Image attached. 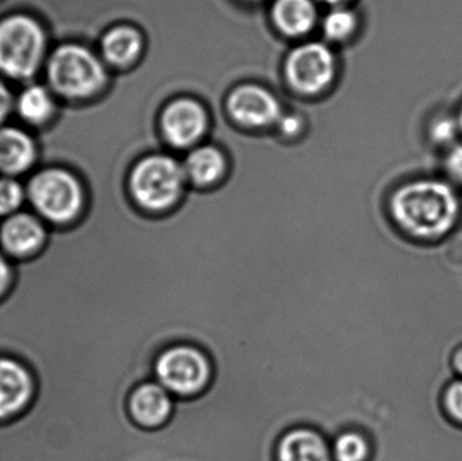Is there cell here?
Segmentation results:
<instances>
[{"instance_id": "cell-26", "label": "cell", "mask_w": 462, "mask_h": 461, "mask_svg": "<svg viewBox=\"0 0 462 461\" xmlns=\"http://www.w3.org/2000/svg\"><path fill=\"white\" fill-rule=\"evenodd\" d=\"M13 107V97H11L10 91H8L5 84L0 81V122L5 121V116L10 113Z\"/></svg>"}, {"instance_id": "cell-3", "label": "cell", "mask_w": 462, "mask_h": 461, "mask_svg": "<svg viewBox=\"0 0 462 461\" xmlns=\"http://www.w3.org/2000/svg\"><path fill=\"white\" fill-rule=\"evenodd\" d=\"M187 186L183 165L164 154L141 160L126 181L133 205L151 217L167 216L176 210L189 192Z\"/></svg>"}, {"instance_id": "cell-18", "label": "cell", "mask_w": 462, "mask_h": 461, "mask_svg": "<svg viewBox=\"0 0 462 461\" xmlns=\"http://www.w3.org/2000/svg\"><path fill=\"white\" fill-rule=\"evenodd\" d=\"M334 461H372L374 455V440L361 429H344L330 440Z\"/></svg>"}, {"instance_id": "cell-8", "label": "cell", "mask_w": 462, "mask_h": 461, "mask_svg": "<svg viewBox=\"0 0 462 461\" xmlns=\"http://www.w3.org/2000/svg\"><path fill=\"white\" fill-rule=\"evenodd\" d=\"M51 229L30 208L0 221V251L18 263L40 256L51 240Z\"/></svg>"}, {"instance_id": "cell-12", "label": "cell", "mask_w": 462, "mask_h": 461, "mask_svg": "<svg viewBox=\"0 0 462 461\" xmlns=\"http://www.w3.org/2000/svg\"><path fill=\"white\" fill-rule=\"evenodd\" d=\"M274 461H334L330 438L315 428H292L277 440Z\"/></svg>"}, {"instance_id": "cell-21", "label": "cell", "mask_w": 462, "mask_h": 461, "mask_svg": "<svg viewBox=\"0 0 462 461\" xmlns=\"http://www.w3.org/2000/svg\"><path fill=\"white\" fill-rule=\"evenodd\" d=\"M356 27V16L346 8H334L323 21L326 37L334 41L345 40L352 34Z\"/></svg>"}, {"instance_id": "cell-5", "label": "cell", "mask_w": 462, "mask_h": 461, "mask_svg": "<svg viewBox=\"0 0 462 461\" xmlns=\"http://www.w3.org/2000/svg\"><path fill=\"white\" fill-rule=\"evenodd\" d=\"M46 38L34 19L14 15L0 22V72L14 78H29L45 54Z\"/></svg>"}, {"instance_id": "cell-27", "label": "cell", "mask_w": 462, "mask_h": 461, "mask_svg": "<svg viewBox=\"0 0 462 461\" xmlns=\"http://www.w3.org/2000/svg\"><path fill=\"white\" fill-rule=\"evenodd\" d=\"M277 124H279L282 134L285 135L296 134L300 129V121H299L298 116H282Z\"/></svg>"}, {"instance_id": "cell-10", "label": "cell", "mask_w": 462, "mask_h": 461, "mask_svg": "<svg viewBox=\"0 0 462 461\" xmlns=\"http://www.w3.org/2000/svg\"><path fill=\"white\" fill-rule=\"evenodd\" d=\"M176 398L159 382H143L138 384L127 401L130 419L143 429H160L172 419Z\"/></svg>"}, {"instance_id": "cell-14", "label": "cell", "mask_w": 462, "mask_h": 461, "mask_svg": "<svg viewBox=\"0 0 462 461\" xmlns=\"http://www.w3.org/2000/svg\"><path fill=\"white\" fill-rule=\"evenodd\" d=\"M37 156L32 137L15 127L0 129V175L16 176L29 171Z\"/></svg>"}, {"instance_id": "cell-2", "label": "cell", "mask_w": 462, "mask_h": 461, "mask_svg": "<svg viewBox=\"0 0 462 461\" xmlns=\"http://www.w3.org/2000/svg\"><path fill=\"white\" fill-rule=\"evenodd\" d=\"M27 206L51 230L76 226L86 217L89 192L78 175L64 168H46L26 183Z\"/></svg>"}, {"instance_id": "cell-9", "label": "cell", "mask_w": 462, "mask_h": 461, "mask_svg": "<svg viewBox=\"0 0 462 461\" xmlns=\"http://www.w3.org/2000/svg\"><path fill=\"white\" fill-rule=\"evenodd\" d=\"M285 69L293 88L301 94H317L333 78L334 56L322 43H306L290 54Z\"/></svg>"}, {"instance_id": "cell-17", "label": "cell", "mask_w": 462, "mask_h": 461, "mask_svg": "<svg viewBox=\"0 0 462 461\" xmlns=\"http://www.w3.org/2000/svg\"><path fill=\"white\" fill-rule=\"evenodd\" d=\"M141 48L143 40L132 27H116L103 38V56L114 65H127L134 61Z\"/></svg>"}, {"instance_id": "cell-29", "label": "cell", "mask_w": 462, "mask_h": 461, "mask_svg": "<svg viewBox=\"0 0 462 461\" xmlns=\"http://www.w3.org/2000/svg\"><path fill=\"white\" fill-rule=\"evenodd\" d=\"M322 2L328 3V5H339L342 3L346 2V0H322Z\"/></svg>"}, {"instance_id": "cell-16", "label": "cell", "mask_w": 462, "mask_h": 461, "mask_svg": "<svg viewBox=\"0 0 462 461\" xmlns=\"http://www.w3.org/2000/svg\"><path fill=\"white\" fill-rule=\"evenodd\" d=\"M273 16L282 32L301 35L314 26L317 10L312 0H277Z\"/></svg>"}, {"instance_id": "cell-25", "label": "cell", "mask_w": 462, "mask_h": 461, "mask_svg": "<svg viewBox=\"0 0 462 461\" xmlns=\"http://www.w3.org/2000/svg\"><path fill=\"white\" fill-rule=\"evenodd\" d=\"M445 165L450 178L462 184V145L452 149Z\"/></svg>"}, {"instance_id": "cell-11", "label": "cell", "mask_w": 462, "mask_h": 461, "mask_svg": "<svg viewBox=\"0 0 462 461\" xmlns=\"http://www.w3.org/2000/svg\"><path fill=\"white\" fill-rule=\"evenodd\" d=\"M227 105L234 119L245 126H269L282 118V108L276 97L261 87H239L231 94Z\"/></svg>"}, {"instance_id": "cell-15", "label": "cell", "mask_w": 462, "mask_h": 461, "mask_svg": "<svg viewBox=\"0 0 462 461\" xmlns=\"http://www.w3.org/2000/svg\"><path fill=\"white\" fill-rule=\"evenodd\" d=\"M187 180L195 189H214L224 179L226 161L218 149L203 146L191 152L183 164Z\"/></svg>"}, {"instance_id": "cell-19", "label": "cell", "mask_w": 462, "mask_h": 461, "mask_svg": "<svg viewBox=\"0 0 462 461\" xmlns=\"http://www.w3.org/2000/svg\"><path fill=\"white\" fill-rule=\"evenodd\" d=\"M53 97L45 87L32 84L27 87L16 100V108L24 121L30 124H41L51 116L53 111Z\"/></svg>"}, {"instance_id": "cell-6", "label": "cell", "mask_w": 462, "mask_h": 461, "mask_svg": "<svg viewBox=\"0 0 462 461\" xmlns=\"http://www.w3.org/2000/svg\"><path fill=\"white\" fill-rule=\"evenodd\" d=\"M48 78L54 91L64 97H87L102 88L106 70L92 51L76 43L60 46L51 54Z\"/></svg>"}, {"instance_id": "cell-4", "label": "cell", "mask_w": 462, "mask_h": 461, "mask_svg": "<svg viewBox=\"0 0 462 461\" xmlns=\"http://www.w3.org/2000/svg\"><path fill=\"white\" fill-rule=\"evenodd\" d=\"M213 379V360L195 344H173L154 363V381L176 400L199 397L211 386Z\"/></svg>"}, {"instance_id": "cell-23", "label": "cell", "mask_w": 462, "mask_h": 461, "mask_svg": "<svg viewBox=\"0 0 462 461\" xmlns=\"http://www.w3.org/2000/svg\"><path fill=\"white\" fill-rule=\"evenodd\" d=\"M458 129H460V126L452 119H441L431 127V138L439 145H448V143L455 141Z\"/></svg>"}, {"instance_id": "cell-20", "label": "cell", "mask_w": 462, "mask_h": 461, "mask_svg": "<svg viewBox=\"0 0 462 461\" xmlns=\"http://www.w3.org/2000/svg\"><path fill=\"white\" fill-rule=\"evenodd\" d=\"M26 205V184L13 176L0 175V221L24 210Z\"/></svg>"}, {"instance_id": "cell-28", "label": "cell", "mask_w": 462, "mask_h": 461, "mask_svg": "<svg viewBox=\"0 0 462 461\" xmlns=\"http://www.w3.org/2000/svg\"><path fill=\"white\" fill-rule=\"evenodd\" d=\"M455 367L456 371L462 376V348L458 349L457 354L455 355Z\"/></svg>"}, {"instance_id": "cell-7", "label": "cell", "mask_w": 462, "mask_h": 461, "mask_svg": "<svg viewBox=\"0 0 462 461\" xmlns=\"http://www.w3.org/2000/svg\"><path fill=\"white\" fill-rule=\"evenodd\" d=\"M34 371L21 357L0 354V425L21 419L37 398Z\"/></svg>"}, {"instance_id": "cell-24", "label": "cell", "mask_w": 462, "mask_h": 461, "mask_svg": "<svg viewBox=\"0 0 462 461\" xmlns=\"http://www.w3.org/2000/svg\"><path fill=\"white\" fill-rule=\"evenodd\" d=\"M445 406L450 416L462 424V381L455 382L445 394Z\"/></svg>"}, {"instance_id": "cell-13", "label": "cell", "mask_w": 462, "mask_h": 461, "mask_svg": "<svg viewBox=\"0 0 462 461\" xmlns=\"http://www.w3.org/2000/svg\"><path fill=\"white\" fill-rule=\"evenodd\" d=\"M208 126L205 110L194 100L181 99L172 103L162 115L165 137L172 145L189 146L197 143Z\"/></svg>"}, {"instance_id": "cell-30", "label": "cell", "mask_w": 462, "mask_h": 461, "mask_svg": "<svg viewBox=\"0 0 462 461\" xmlns=\"http://www.w3.org/2000/svg\"><path fill=\"white\" fill-rule=\"evenodd\" d=\"M458 126H460V129L462 130V110L460 113V119H458Z\"/></svg>"}, {"instance_id": "cell-22", "label": "cell", "mask_w": 462, "mask_h": 461, "mask_svg": "<svg viewBox=\"0 0 462 461\" xmlns=\"http://www.w3.org/2000/svg\"><path fill=\"white\" fill-rule=\"evenodd\" d=\"M16 264L0 251V302L7 298L15 284Z\"/></svg>"}, {"instance_id": "cell-1", "label": "cell", "mask_w": 462, "mask_h": 461, "mask_svg": "<svg viewBox=\"0 0 462 461\" xmlns=\"http://www.w3.org/2000/svg\"><path fill=\"white\" fill-rule=\"evenodd\" d=\"M388 213L403 235L418 240H439L457 224L460 199L444 181H412L393 192Z\"/></svg>"}]
</instances>
